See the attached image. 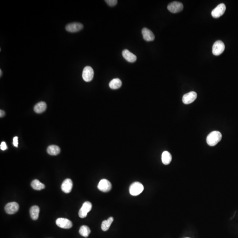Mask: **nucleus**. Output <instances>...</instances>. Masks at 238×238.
I'll return each mask as SVG.
<instances>
[{"instance_id":"obj_1","label":"nucleus","mask_w":238,"mask_h":238,"mask_svg":"<svg viewBox=\"0 0 238 238\" xmlns=\"http://www.w3.org/2000/svg\"><path fill=\"white\" fill-rule=\"evenodd\" d=\"M222 139V134L218 131H213L211 132L208 135L206 142L210 146H213L216 145Z\"/></svg>"},{"instance_id":"obj_2","label":"nucleus","mask_w":238,"mask_h":238,"mask_svg":"<svg viewBox=\"0 0 238 238\" xmlns=\"http://www.w3.org/2000/svg\"><path fill=\"white\" fill-rule=\"evenodd\" d=\"M143 190L144 187L142 183L139 182H134L130 187V193L133 196H137L140 194Z\"/></svg>"},{"instance_id":"obj_3","label":"nucleus","mask_w":238,"mask_h":238,"mask_svg":"<svg viewBox=\"0 0 238 238\" xmlns=\"http://www.w3.org/2000/svg\"><path fill=\"white\" fill-rule=\"evenodd\" d=\"M225 45L224 42L221 40H218L215 42L212 46V53L215 56H219L223 53Z\"/></svg>"},{"instance_id":"obj_4","label":"nucleus","mask_w":238,"mask_h":238,"mask_svg":"<svg viewBox=\"0 0 238 238\" xmlns=\"http://www.w3.org/2000/svg\"><path fill=\"white\" fill-rule=\"evenodd\" d=\"M94 71L93 68L90 66H86L83 69L82 73L83 80L86 82H89L93 80Z\"/></svg>"},{"instance_id":"obj_5","label":"nucleus","mask_w":238,"mask_h":238,"mask_svg":"<svg viewBox=\"0 0 238 238\" xmlns=\"http://www.w3.org/2000/svg\"><path fill=\"white\" fill-rule=\"evenodd\" d=\"M92 205L90 202H85L83 204L79 212V217L81 218H84L87 216V213L91 210Z\"/></svg>"},{"instance_id":"obj_6","label":"nucleus","mask_w":238,"mask_h":238,"mask_svg":"<svg viewBox=\"0 0 238 238\" xmlns=\"http://www.w3.org/2000/svg\"><path fill=\"white\" fill-rule=\"evenodd\" d=\"M226 7L224 4H220L212 11V16L215 18L220 17L224 14L226 11Z\"/></svg>"},{"instance_id":"obj_7","label":"nucleus","mask_w":238,"mask_h":238,"mask_svg":"<svg viewBox=\"0 0 238 238\" xmlns=\"http://www.w3.org/2000/svg\"><path fill=\"white\" fill-rule=\"evenodd\" d=\"M168 9L171 13L176 14L182 11L183 5L182 3L178 2H173L168 5Z\"/></svg>"},{"instance_id":"obj_8","label":"nucleus","mask_w":238,"mask_h":238,"mask_svg":"<svg viewBox=\"0 0 238 238\" xmlns=\"http://www.w3.org/2000/svg\"><path fill=\"white\" fill-rule=\"evenodd\" d=\"M83 26L80 23H72L67 24L65 29L67 32L71 33H75L80 32L82 30Z\"/></svg>"},{"instance_id":"obj_9","label":"nucleus","mask_w":238,"mask_h":238,"mask_svg":"<svg viewBox=\"0 0 238 238\" xmlns=\"http://www.w3.org/2000/svg\"><path fill=\"white\" fill-rule=\"evenodd\" d=\"M111 182L106 179H102L99 182L98 188L99 190L103 192L110 191L112 189Z\"/></svg>"},{"instance_id":"obj_10","label":"nucleus","mask_w":238,"mask_h":238,"mask_svg":"<svg viewBox=\"0 0 238 238\" xmlns=\"http://www.w3.org/2000/svg\"><path fill=\"white\" fill-rule=\"evenodd\" d=\"M56 223L59 227L64 229H69L72 226L71 221L66 218H58L56 220Z\"/></svg>"},{"instance_id":"obj_11","label":"nucleus","mask_w":238,"mask_h":238,"mask_svg":"<svg viewBox=\"0 0 238 238\" xmlns=\"http://www.w3.org/2000/svg\"><path fill=\"white\" fill-rule=\"evenodd\" d=\"M197 98V94L194 91L189 92L185 94L182 97V102L184 104L188 105L193 102Z\"/></svg>"},{"instance_id":"obj_12","label":"nucleus","mask_w":238,"mask_h":238,"mask_svg":"<svg viewBox=\"0 0 238 238\" xmlns=\"http://www.w3.org/2000/svg\"><path fill=\"white\" fill-rule=\"evenodd\" d=\"M19 209V204L16 202H11L5 206V209L8 214H13L17 212Z\"/></svg>"},{"instance_id":"obj_13","label":"nucleus","mask_w":238,"mask_h":238,"mask_svg":"<svg viewBox=\"0 0 238 238\" xmlns=\"http://www.w3.org/2000/svg\"><path fill=\"white\" fill-rule=\"evenodd\" d=\"M73 188V182L70 179H66L62 183V191L65 193L68 194L71 192Z\"/></svg>"},{"instance_id":"obj_14","label":"nucleus","mask_w":238,"mask_h":238,"mask_svg":"<svg viewBox=\"0 0 238 238\" xmlns=\"http://www.w3.org/2000/svg\"><path fill=\"white\" fill-rule=\"evenodd\" d=\"M142 34L143 38L147 42L154 41L155 39V35L153 32L147 28H143L142 29Z\"/></svg>"},{"instance_id":"obj_15","label":"nucleus","mask_w":238,"mask_h":238,"mask_svg":"<svg viewBox=\"0 0 238 238\" xmlns=\"http://www.w3.org/2000/svg\"><path fill=\"white\" fill-rule=\"evenodd\" d=\"M122 55L126 61L129 62H134L137 60V56L128 50H125L122 51Z\"/></svg>"},{"instance_id":"obj_16","label":"nucleus","mask_w":238,"mask_h":238,"mask_svg":"<svg viewBox=\"0 0 238 238\" xmlns=\"http://www.w3.org/2000/svg\"><path fill=\"white\" fill-rule=\"evenodd\" d=\"M47 108V104L44 101H40L34 106L35 111L37 113H41L45 111Z\"/></svg>"},{"instance_id":"obj_17","label":"nucleus","mask_w":238,"mask_h":238,"mask_svg":"<svg viewBox=\"0 0 238 238\" xmlns=\"http://www.w3.org/2000/svg\"><path fill=\"white\" fill-rule=\"evenodd\" d=\"M40 209L39 207L37 206H34L31 208L30 209V216L33 220H36L39 217Z\"/></svg>"},{"instance_id":"obj_18","label":"nucleus","mask_w":238,"mask_h":238,"mask_svg":"<svg viewBox=\"0 0 238 238\" xmlns=\"http://www.w3.org/2000/svg\"><path fill=\"white\" fill-rule=\"evenodd\" d=\"M172 157L171 154L168 151L163 152L161 155V160L163 164L168 165L172 161Z\"/></svg>"},{"instance_id":"obj_19","label":"nucleus","mask_w":238,"mask_h":238,"mask_svg":"<svg viewBox=\"0 0 238 238\" xmlns=\"http://www.w3.org/2000/svg\"><path fill=\"white\" fill-rule=\"evenodd\" d=\"M47 152L50 155L55 156L60 154L61 149L60 147L57 146L51 145L48 146L47 149Z\"/></svg>"},{"instance_id":"obj_20","label":"nucleus","mask_w":238,"mask_h":238,"mask_svg":"<svg viewBox=\"0 0 238 238\" xmlns=\"http://www.w3.org/2000/svg\"><path fill=\"white\" fill-rule=\"evenodd\" d=\"M122 86V82L119 79H114L109 83L110 88L113 90L119 89Z\"/></svg>"},{"instance_id":"obj_21","label":"nucleus","mask_w":238,"mask_h":238,"mask_svg":"<svg viewBox=\"0 0 238 238\" xmlns=\"http://www.w3.org/2000/svg\"><path fill=\"white\" fill-rule=\"evenodd\" d=\"M114 219L113 217H110L107 220H105L102 222L101 224V229L103 231H107L109 230L111 225Z\"/></svg>"},{"instance_id":"obj_22","label":"nucleus","mask_w":238,"mask_h":238,"mask_svg":"<svg viewBox=\"0 0 238 238\" xmlns=\"http://www.w3.org/2000/svg\"><path fill=\"white\" fill-rule=\"evenodd\" d=\"M31 186L34 190L38 191H40L45 188V185L38 179L33 180L31 183Z\"/></svg>"},{"instance_id":"obj_23","label":"nucleus","mask_w":238,"mask_h":238,"mask_svg":"<svg viewBox=\"0 0 238 238\" xmlns=\"http://www.w3.org/2000/svg\"><path fill=\"white\" fill-rule=\"evenodd\" d=\"M91 230L87 226L83 225L81 227L79 230V233L82 236L87 237L91 233Z\"/></svg>"},{"instance_id":"obj_24","label":"nucleus","mask_w":238,"mask_h":238,"mask_svg":"<svg viewBox=\"0 0 238 238\" xmlns=\"http://www.w3.org/2000/svg\"><path fill=\"white\" fill-rule=\"evenodd\" d=\"M106 3L111 7L115 6L117 3V0H105Z\"/></svg>"},{"instance_id":"obj_25","label":"nucleus","mask_w":238,"mask_h":238,"mask_svg":"<svg viewBox=\"0 0 238 238\" xmlns=\"http://www.w3.org/2000/svg\"><path fill=\"white\" fill-rule=\"evenodd\" d=\"M0 148L2 150H5L7 149V146L5 142H3L1 143V145H0Z\"/></svg>"},{"instance_id":"obj_26","label":"nucleus","mask_w":238,"mask_h":238,"mask_svg":"<svg viewBox=\"0 0 238 238\" xmlns=\"http://www.w3.org/2000/svg\"><path fill=\"white\" fill-rule=\"evenodd\" d=\"M13 144L15 147H18V138L17 136H15L13 140Z\"/></svg>"},{"instance_id":"obj_27","label":"nucleus","mask_w":238,"mask_h":238,"mask_svg":"<svg viewBox=\"0 0 238 238\" xmlns=\"http://www.w3.org/2000/svg\"><path fill=\"white\" fill-rule=\"evenodd\" d=\"M5 112L4 111L2 110H0V117H3L4 116H5Z\"/></svg>"},{"instance_id":"obj_28","label":"nucleus","mask_w":238,"mask_h":238,"mask_svg":"<svg viewBox=\"0 0 238 238\" xmlns=\"http://www.w3.org/2000/svg\"><path fill=\"white\" fill-rule=\"evenodd\" d=\"M0 74H1L0 76H1V77H2V69H0Z\"/></svg>"},{"instance_id":"obj_29","label":"nucleus","mask_w":238,"mask_h":238,"mask_svg":"<svg viewBox=\"0 0 238 238\" xmlns=\"http://www.w3.org/2000/svg\"></svg>"}]
</instances>
